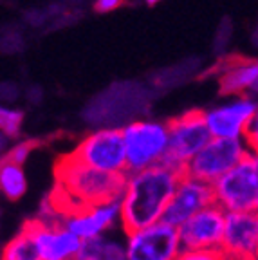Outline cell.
<instances>
[{
  "label": "cell",
  "instance_id": "cell-18",
  "mask_svg": "<svg viewBox=\"0 0 258 260\" xmlns=\"http://www.w3.org/2000/svg\"><path fill=\"white\" fill-rule=\"evenodd\" d=\"M22 121H24V114L20 110L15 109H0V126H2V132L9 138H15L18 132H20Z\"/></svg>",
  "mask_w": 258,
  "mask_h": 260
},
{
  "label": "cell",
  "instance_id": "cell-1",
  "mask_svg": "<svg viewBox=\"0 0 258 260\" xmlns=\"http://www.w3.org/2000/svg\"><path fill=\"white\" fill-rule=\"evenodd\" d=\"M181 177L182 174L166 165L126 174L125 191L119 199L125 233L161 222Z\"/></svg>",
  "mask_w": 258,
  "mask_h": 260
},
{
  "label": "cell",
  "instance_id": "cell-27",
  "mask_svg": "<svg viewBox=\"0 0 258 260\" xmlns=\"http://www.w3.org/2000/svg\"><path fill=\"white\" fill-rule=\"evenodd\" d=\"M228 258H230V256H228ZM230 260H238V258H230Z\"/></svg>",
  "mask_w": 258,
  "mask_h": 260
},
{
  "label": "cell",
  "instance_id": "cell-21",
  "mask_svg": "<svg viewBox=\"0 0 258 260\" xmlns=\"http://www.w3.org/2000/svg\"><path fill=\"white\" fill-rule=\"evenodd\" d=\"M179 260H230L222 249H194L182 251Z\"/></svg>",
  "mask_w": 258,
  "mask_h": 260
},
{
  "label": "cell",
  "instance_id": "cell-13",
  "mask_svg": "<svg viewBox=\"0 0 258 260\" xmlns=\"http://www.w3.org/2000/svg\"><path fill=\"white\" fill-rule=\"evenodd\" d=\"M222 251L230 258L258 260V220L256 213L228 211Z\"/></svg>",
  "mask_w": 258,
  "mask_h": 260
},
{
  "label": "cell",
  "instance_id": "cell-24",
  "mask_svg": "<svg viewBox=\"0 0 258 260\" xmlns=\"http://www.w3.org/2000/svg\"><path fill=\"white\" fill-rule=\"evenodd\" d=\"M121 4H123V0H96V6H94V8L100 13H110L119 8Z\"/></svg>",
  "mask_w": 258,
  "mask_h": 260
},
{
  "label": "cell",
  "instance_id": "cell-17",
  "mask_svg": "<svg viewBox=\"0 0 258 260\" xmlns=\"http://www.w3.org/2000/svg\"><path fill=\"white\" fill-rule=\"evenodd\" d=\"M2 260H42L38 246L33 239L29 226H25L18 235H15L6 244Z\"/></svg>",
  "mask_w": 258,
  "mask_h": 260
},
{
  "label": "cell",
  "instance_id": "cell-25",
  "mask_svg": "<svg viewBox=\"0 0 258 260\" xmlns=\"http://www.w3.org/2000/svg\"><path fill=\"white\" fill-rule=\"evenodd\" d=\"M146 2H148L150 6H153V4H159V2H161V0H146Z\"/></svg>",
  "mask_w": 258,
  "mask_h": 260
},
{
  "label": "cell",
  "instance_id": "cell-23",
  "mask_svg": "<svg viewBox=\"0 0 258 260\" xmlns=\"http://www.w3.org/2000/svg\"><path fill=\"white\" fill-rule=\"evenodd\" d=\"M244 141L247 143V148H249V152L258 154V110H256V114L253 116V119H251L249 126H247L246 136H244Z\"/></svg>",
  "mask_w": 258,
  "mask_h": 260
},
{
  "label": "cell",
  "instance_id": "cell-12",
  "mask_svg": "<svg viewBox=\"0 0 258 260\" xmlns=\"http://www.w3.org/2000/svg\"><path fill=\"white\" fill-rule=\"evenodd\" d=\"M61 222L81 240L103 239L107 232H110L117 222H121V203L109 201L71 210L65 213Z\"/></svg>",
  "mask_w": 258,
  "mask_h": 260
},
{
  "label": "cell",
  "instance_id": "cell-28",
  "mask_svg": "<svg viewBox=\"0 0 258 260\" xmlns=\"http://www.w3.org/2000/svg\"><path fill=\"white\" fill-rule=\"evenodd\" d=\"M256 220H258V211H256Z\"/></svg>",
  "mask_w": 258,
  "mask_h": 260
},
{
  "label": "cell",
  "instance_id": "cell-10",
  "mask_svg": "<svg viewBox=\"0 0 258 260\" xmlns=\"http://www.w3.org/2000/svg\"><path fill=\"white\" fill-rule=\"evenodd\" d=\"M228 211L220 204H211L199 211L179 228V237L184 251L194 249H222Z\"/></svg>",
  "mask_w": 258,
  "mask_h": 260
},
{
  "label": "cell",
  "instance_id": "cell-11",
  "mask_svg": "<svg viewBox=\"0 0 258 260\" xmlns=\"http://www.w3.org/2000/svg\"><path fill=\"white\" fill-rule=\"evenodd\" d=\"M211 204H215L213 184L182 174L177 188H175L174 195L166 206L163 222L174 228H181L186 220H190L199 211L211 206Z\"/></svg>",
  "mask_w": 258,
  "mask_h": 260
},
{
  "label": "cell",
  "instance_id": "cell-7",
  "mask_svg": "<svg viewBox=\"0 0 258 260\" xmlns=\"http://www.w3.org/2000/svg\"><path fill=\"white\" fill-rule=\"evenodd\" d=\"M249 154L244 139H213L186 167V175L215 184Z\"/></svg>",
  "mask_w": 258,
  "mask_h": 260
},
{
  "label": "cell",
  "instance_id": "cell-5",
  "mask_svg": "<svg viewBox=\"0 0 258 260\" xmlns=\"http://www.w3.org/2000/svg\"><path fill=\"white\" fill-rule=\"evenodd\" d=\"M215 203L226 211H258V154L249 152L237 167L213 184Z\"/></svg>",
  "mask_w": 258,
  "mask_h": 260
},
{
  "label": "cell",
  "instance_id": "cell-4",
  "mask_svg": "<svg viewBox=\"0 0 258 260\" xmlns=\"http://www.w3.org/2000/svg\"><path fill=\"white\" fill-rule=\"evenodd\" d=\"M170 145L163 165L184 174L190 161L211 141V134L204 119V112L191 110L168 123Z\"/></svg>",
  "mask_w": 258,
  "mask_h": 260
},
{
  "label": "cell",
  "instance_id": "cell-16",
  "mask_svg": "<svg viewBox=\"0 0 258 260\" xmlns=\"http://www.w3.org/2000/svg\"><path fill=\"white\" fill-rule=\"evenodd\" d=\"M0 190L9 201L22 199L27 191V175L24 168L15 162L2 161L0 167Z\"/></svg>",
  "mask_w": 258,
  "mask_h": 260
},
{
  "label": "cell",
  "instance_id": "cell-9",
  "mask_svg": "<svg viewBox=\"0 0 258 260\" xmlns=\"http://www.w3.org/2000/svg\"><path fill=\"white\" fill-rule=\"evenodd\" d=\"M256 110V100L249 94H244L233 96L226 103L206 110L204 119L213 139H244Z\"/></svg>",
  "mask_w": 258,
  "mask_h": 260
},
{
  "label": "cell",
  "instance_id": "cell-19",
  "mask_svg": "<svg viewBox=\"0 0 258 260\" xmlns=\"http://www.w3.org/2000/svg\"><path fill=\"white\" fill-rule=\"evenodd\" d=\"M103 251H105V239L81 240L74 260H103Z\"/></svg>",
  "mask_w": 258,
  "mask_h": 260
},
{
  "label": "cell",
  "instance_id": "cell-2",
  "mask_svg": "<svg viewBox=\"0 0 258 260\" xmlns=\"http://www.w3.org/2000/svg\"><path fill=\"white\" fill-rule=\"evenodd\" d=\"M56 179L63 193L71 201H76V208L119 201L125 191L126 175L107 174L90 168L73 155L63 157L56 167Z\"/></svg>",
  "mask_w": 258,
  "mask_h": 260
},
{
  "label": "cell",
  "instance_id": "cell-6",
  "mask_svg": "<svg viewBox=\"0 0 258 260\" xmlns=\"http://www.w3.org/2000/svg\"><path fill=\"white\" fill-rule=\"evenodd\" d=\"M74 159L107 174L126 175V146L121 128H100L87 134L74 148Z\"/></svg>",
  "mask_w": 258,
  "mask_h": 260
},
{
  "label": "cell",
  "instance_id": "cell-26",
  "mask_svg": "<svg viewBox=\"0 0 258 260\" xmlns=\"http://www.w3.org/2000/svg\"><path fill=\"white\" fill-rule=\"evenodd\" d=\"M253 92H254V94H258V81H256V85H254V89H253Z\"/></svg>",
  "mask_w": 258,
  "mask_h": 260
},
{
  "label": "cell",
  "instance_id": "cell-8",
  "mask_svg": "<svg viewBox=\"0 0 258 260\" xmlns=\"http://www.w3.org/2000/svg\"><path fill=\"white\" fill-rule=\"evenodd\" d=\"M125 246L128 260H179L184 251L179 228L170 226L163 220L125 233Z\"/></svg>",
  "mask_w": 258,
  "mask_h": 260
},
{
  "label": "cell",
  "instance_id": "cell-15",
  "mask_svg": "<svg viewBox=\"0 0 258 260\" xmlns=\"http://www.w3.org/2000/svg\"><path fill=\"white\" fill-rule=\"evenodd\" d=\"M258 81L256 60H231L220 73V92L226 96H244L253 92Z\"/></svg>",
  "mask_w": 258,
  "mask_h": 260
},
{
  "label": "cell",
  "instance_id": "cell-3",
  "mask_svg": "<svg viewBox=\"0 0 258 260\" xmlns=\"http://www.w3.org/2000/svg\"><path fill=\"white\" fill-rule=\"evenodd\" d=\"M126 146V165L130 172L163 165L170 145L168 123L139 119L121 128Z\"/></svg>",
  "mask_w": 258,
  "mask_h": 260
},
{
  "label": "cell",
  "instance_id": "cell-22",
  "mask_svg": "<svg viewBox=\"0 0 258 260\" xmlns=\"http://www.w3.org/2000/svg\"><path fill=\"white\" fill-rule=\"evenodd\" d=\"M103 260H128L125 242H117V240H107L105 239Z\"/></svg>",
  "mask_w": 258,
  "mask_h": 260
},
{
  "label": "cell",
  "instance_id": "cell-20",
  "mask_svg": "<svg viewBox=\"0 0 258 260\" xmlns=\"http://www.w3.org/2000/svg\"><path fill=\"white\" fill-rule=\"evenodd\" d=\"M33 150V143L29 141H20V143H15V145L9 148L8 152H6L4 155V161L8 162H15V165H24L25 161H27L29 154H31Z\"/></svg>",
  "mask_w": 258,
  "mask_h": 260
},
{
  "label": "cell",
  "instance_id": "cell-14",
  "mask_svg": "<svg viewBox=\"0 0 258 260\" xmlns=\"http://www.w3.org/2000/svg\"><path fill=\"white\" fill-rule=\"evenodd\" d=\"M37 242L42 260H74L81 246V239L74 235L63 222H35L27 224Z\"/></svg>",
  "mask_w": 258,
  "mask_h": 260
}]
</instances>
